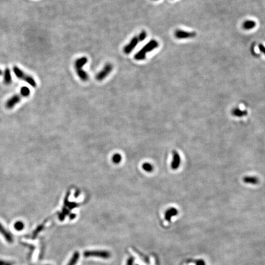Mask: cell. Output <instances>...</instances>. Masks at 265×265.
Here are the masks:
<instances>
[{
  "label": "cell",
  "instance_id": "603a6c76",
  "mask_svg": "<svg viewBox=\"0 0 265 265\" xmlns=\"http://www.w3.org/2000/svg\"><path fill=\"white\" fill-rule=\"evenodd\" d=\"M196 265H205V263L203 260H199L196 262Z\"/></svg>",
  "mask_w": 265,
  "mask_h": 265
},
{
  "label": "cell",
  "instance_id": "30bf717a",
  "mask_svg": "<svg viewBox=\"0 0 265 265\" xmlns=\"http://www.w3.org/2000/svg\"><path fill=\"white\" fill-rule=\"evenodd\" d=\"M0 233L6 239L7 243H12L14 242V237L12 234L6 230L1 223H0Z\"/></svg>",
  "mask_w": 265,
  "mask_h": 265
},
{
  "label": "cell",
  "instance_id": "9a60e30c",
  "mask_svg": "<svg viewBox=\"0 0 265 265\" xmlns=\"http://www.w3.org/2000/svg\"><path fill=\"white\" fill-rule=\"evenodd\" d=\"M256 27V22L253 20H248L243 23V28L246 30H250Z\"/></svg>",
  "mask_w": 265,
  "mask_h": 265
},
{
  "label": "cell",
  "instance_id": "9c48e42d",
  "mask_svg": "<svg viewBox=\"0 0 265 265\" xmlns=\"http://www.w3.org/2000/svg\"><path fill=\"white\" fill-rule=\"evenodd\" d=\"M180 157L177 151L174 150L173 152V160L171 162V167L173 170L177 169L180 164Z\"/></svg>",
  "mask_w": 265,
  "mask_h": 265
},
{
  "label": "cell",
  "instance_id": "44dd1931",
  "mask_svg": "<svg viewBox=\"0 0 265 265\" xmlns=\"http://www.w3.org/2000/svg\"><path fill=\"white\" fill-rule=\"evenodd\" d=\"M258 49H259V51H260L262 53H263V54H264L265 55V46H263L262 44H258Z\"/></svg>",
  "mask_w": 265,
  "mask_h": 265
},
{
  "label": "cell",
  "instance_id": "277c9868",
  "mask_svg": "<svg viewBox=\"0 0 265 265\" xmlns=\"http://www.w3.org/2000/svg\"><path fill=\"white\" fill-rule=\"evenodd\" d=\"M13 71L15 75L16 76V77L19 79H21L22 81L27 82L28 84H30L33 87H36V82L32 76L27 74V73H25L24 71H22L21 69H20L16 66L13 67Z\"/></svg>",
  "mask_w": 265,
  "mask_h": 265
},
{
  "label": "cell",
  "instance_id": "7a4b0ae2",
  "mask_svg": "<svg viewBox=\"0 0 265 265\" xmlns=\"http://www.w3.org/2000/svg\"><path fill=\"white\" fill-rule=\"evenodd\" d=\"M87 61L88 59L87 57L82 56L76 59L74 62V67L77 75L80 78V79L84 82L87 81L89 79L87 72L82 69V68L87 64Z\"/></svg>",
  "mask_w": 265,
  "mask_h": 265
},
{
  "label": "cell",
  "instance_id": "ac0fdd59",
  "mask_svg": "<svg viewBox=\"0 0 265 265\" xmlns=\"http://www.w3.org/2000/svg\"><path fill=\"white\" fill-rule=\"evenodd\" d=\"M143 168H144V170H145L146 171H148V172H150V171H152L153 170L152 166L150 164H149V163H145V164H144Z\"/></svg>",
  "mask_w": 265,
  "mask_h": 265
},
{
  "label": "cell",
  "instance_id": "d6986e66",
  "mask_svg": "<svg viewBox=\"0 0 265 265\" xmlns=\"http://www.w3.org/2000/svg\"><path fill=\"white\" fill-rule=\"evenodd\" d=\"M146 37H147V33L145 32V31H142L138 36L140 42L143 41L146 38Z\"/></svg>",
  "mask_w": 265,
  "mask_h": 265
},
{
  "label": "cell",
  "instance_id": "ffe728a7",
  "mask_svg": "<svg viewBox=\"0 0 265 265\" xmlns=\"http://www.w3.org/2000/svg\"><path fill=\"white\" fill-rule=\"evenodd\" d=\"M112 159H113V161H114V163H119L120 161V160H121V156L120 155H119V154H116V155H115L113 157Z\"/></svg>",
  "mask_w": 265,
  "mask_h": 265
},
{
  "label": "cell",
  "instance_id": "5bb4252c",
  "mask_svg": "<svg viewBox=\"0 0 265 265\" xmlns=\"http://www.w3.org/2000/svg\"><path fill=\"white\" fill-rule=\"evenodd\" d=\"M12 82V76L10 69L6 68L4 73V83L6 85H9Z\"/></svg>",
  "mask_w": 265,
  "mask_h": 265
},
{
  "label": "cell",
  "instance_id": "5b68a950",
  "mask_svg": "<svg viewBox=\"0 0 265 265\" xmlns=\"http://www.w3.org/2000/svg\"><path fill=\"white\" fill-rule=\"evenodd\" d=\"M86 257H98L104 259L109 258L111 256L110 253L105 250H93V251H86L84 253Z\"/></svg>",
  "mask_w": 265,
  "mask_h": 265
},
{
  "label": "cell",
  "instance_id": "8992f818",
  "mask_svg": "<svg viewBox=\"0 0 265 265\" xmlns=\"http://www.w3.org/2000/svg\"><path fill=\"white\" fill-rule=\"evenodd\" d=\"M113 70V66L110 63H107L103 68L96 75V79L98 81H102L109 75Z\"/></svg>",
  "mask_w": 265,
  "mask_h": 265
},
{
  "label": "cell",
  "instance_id": "d4e9b609",
  "mask_svg": "<svg viewBox=\"0 0 265 265\" xmlns=\"http://www.w3.org/2000/svg\"><path fill=\"white\" fill-rule=\"evenodd\" d=\"M2 75V71L1 70H0V76Z\"/></svg>",
  "mask_w": 265,
  "mask_h": 265
},
{
  "label": "cell",
  "instance_id": "ba28073f",
  "mask_svg": "<svg viewBox=\"0 0 265 265\" xmlns=\"http://www.w3.org/2000/svg\"><path fill=\"white\" fill-rule=\"evenodd\" d=\"M196 35L194 32H190L184 31L182 30H177L174 32V36L177 39H189L194 37Z\"/></svg>",
  "mask_w": 265,
  "mask_h": 265
},
{
  "label": "cell",
  "instance_id": "e0dca14e",
  "mask_svg": "<svg viewBox=\"0 0 265 265\" xmlns=\"http://www.w3.org/2000/svg\"><path fill=\"white\" fill-rule=\"evenodd\" d=\"M24 228V224L22 222H17L14 224V228L17 231H21Z\"/></svg>",
  "mask_w": 265,
  "mask_h": 265
},
{
  "label": "cell",
  "instance_id": "7c38bea8",
  "mask_svg": "<svg viewBox=\"0 0 265 265\" xmlns=\"http://www.w3.org/2000/svg\"><path fill=\"white\" fill-rule=\"evenodd\" d=\"M177 214H178V210L176 209V208H169V209H168V210L166 211V212H165V214H164V216H165V218H166V220L167 221H168V222H170L171 218L173 217H174V216L176 215Z\"/></svg>",
  "mask_w": 265,
  "mask_h": 265
},
{
  "label": "cell",
  "instance_id": "3957f363",
  "mask_svg": "<svg viewBox=\"0 0 265 265\" xmlns=\"http://www.w3.org/2000/svg\"><path fill=\"white\" fill-rule=\"evenodd\" d=\"M30 95V90L28 87H22L20 89L19 94L16 95L9 98L6 103V107L7 109H12L14 106L22 100V98L27 97Z\"/></svg>",
  "mask_w": 265,
  "mask_h": 265
},
{
  "label": "cell",
  "instance_id": "6da1fadb",
  "mask_svg": "<svg viewBox=\"0 0 265 265\" xmlns=\"http://www.w3.org/2000/svg\"><path fill=\"white\" fill-rule=\"evenodd\" d=\"M159 46V43L157 41L152 39L146 44L135 55V59L138 61H141L145 59L147 53H149Z\"/></svg>",
  "mask_w": 265,
  "mask_h": 265
},
{
  "label": "cell",
  "instance_id": "7402d4cb",
  "mask_svg": "<svg viewBox=\"0 0 265 265\" xmlns=\"http://www.w3.org/2000/svg\"><path fill=\"white\" fill-rule=\"evenodd\" d=\"M133 262H134V261H133V258H130L128 260V261H127V264L126 265H133Z\"/></svg>",
  "mask_w": 265,
  "mask_h": 265
},
{
  "label": "cell",
  "instance_id": "52a82bcc",
  "mask_svg": "<svg viewBox=\"0 0 265 265\" xmlns=\"http://www.w3.org/2000/svg\"><path fill=\"white\" fill-rule=\"evenodd\" d=\"M139 42H140V41H139L138 36L133 37L131 39L130 42L124 47V53L125 54H130L135 49V48L136 47V46L138 45Z\"/></svg>",
  "mask_w": 265,
  "mask_h": 265
},
{
  "label": "cell",
  "instance_id": "2e32d148",
  "mask_svg": "<svg viewBox=\"0 0 265 265\" xmlns=\"http://www.w3.org/2000/svg\"><path fill=\"white\" fill-rule=\"evenodd\" d=\"M79 253L78 252H76L73 254L72 257H71L70 262H68V265H76L77 263V262H78V260H79Z\"/></svg>",
  "mask_w": 265,
  "mask_h": 265
},
{
  "label": "cell",
  "instance_id": "8fae6325",
  "mask_svg": "<svg viewBox=\"0 0 265 265\" xmlns=\"http://www.w3.org/2000/svg\"><path fill=\"white\" fill-rule=\"evenodd\" d=\"M231 114L236 117H243L248 115V111L243 110L238 107H235L232 109Z\"/></svg>",
  "mask_w": 265,
  "mask_h": 265
},
{
  "label": "cell",
  "instance_id": "484cf974",
  "mask_svg": "<svg viewBox=\"0 0 265 265\" xmlns=\"http://www.w3.org/2000/svg\"><path fill=\"white\" fill-rule=\"evenodd\" d=\"M154 1H158V0H154Z\"/></svg>",
  "mask_w": 265,
  "mask_h": 265
},
{
  "label": "cell",
  "instance_id": "cb8c5ba5",
  "mask_svg": "<svg viewBox=\"0 0 265 265\" xmlns=\"http://www.w3.org/2000/svg\"><path fill=\"white\" fill-rule=\"evenodd\" d=\"M0 265H11L9 263L4 262L2 260H0Z\"/></svg>",
  "mask_w": 265,
  "mask_h": 265
},
{
  "label": "cell",
  "instance_id": "4fadbf2b",
  "mask_svg": "<svg viewBox=\"0 0 265 265\" xmlns=\"http://www.w3.org/2000/svg\"><path fill=\"white\" fill-rule=\"evenodd\" d=\"M243 182L246 184L257 185L259 183V179L256 176H245L243 178Z\"/></svg>",
  "mask_w": 265,
  "mask_h": 265
}]
</instances>
